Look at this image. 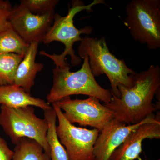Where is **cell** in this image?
<instances>
[{
    "label": "cell",
    "mask_w": 160,
    "mask_h": 160,
    "mask_svg": "<svg viewBox=\"0 0 160 160\" xmlns=\"http://www.w3.org/2000/svg\"><path fill=\"white\" fill-rule=\"evenodd\" d=\"M124 22L132 38L148 49L160 48V0H132Z\"/></svg>",
    "instance_id": "cell-5"
},
{
    "label": "cell",
    "mask_w": 160,
    "mask_h": 160,
    "mask_svg": "<svg viewBox=\"0 0 160 160\" xmlns=\"http://www.w3.org/2000/svg\"><path fill=\"white\" fill-rule=\"evenodd\" d=\"M13 151L9 148L7 142L0 136V160H12Z\"/></svg>",
    "instance_id": "cell-20"
},
{
    "label": "cell",
    "mask_w": 160,
    "mask_h": 160,
    "mask_svg": "<svg viewBox=\"0 0 160 160\" xmlns=\"http://www.w3.org/2000/svg\"><path fill=\"white\" fill-rule=\"evenodd\" d=\"M158 160H160V159H159Z\"/></svg>",
    "instance_id": "cell-21"
},
{
    "label": "cell",
    "mask_w": 160,
    "mask_h": 160,
    "mask_svg": "<svg viewBox=\"0 0 160 160\" xmlns=\"http://www.w3.org/2000/svg\"><path fill=\"white\" fill-rule=\"evenodd\" d=\"M0 105L12 108L36 106L44 111L52 108L48 102L32 96L15 84L0 86Z\"/></svg>",
    "instance_id": "cell-13"
},
{
    "label": "cell",
    "mask_w": 160,
    "mask_h": 160,
    "mask_svg": "<svg viewBox=\"0 0 160 160\" xmlns=\"http://www.w3.org/2000/svg\"><path fill=\"white\" fill-rule=\"evenodd\" d=\"M55 10L43 15L33 14L20 5L12 7L9 16L11 27L26 43H42L54 20Z\"/></svg>",
    "instance_id": "cell-9"
},
{
    "label": "cell",
    "mask_w": 160,
    "mask_h": 160,
    "mask_svg": "<svg viewBox=\"0 0 160 160\" xmlns=\"http://www.w3.org/2000/svg\"><path fill=\"white\" fill-rule=\"evenodd\" d=\"M83 59L81 69L74 72L70 71L71 66L68 63L53 69V83L46 97L49 104L74 95L96 98L105 104L110 102L111 91L103 88L97 82L90 70L88 57H85Z\"/></svg>",
    "instance_id": "cell-3"
},
{
    "label": "cell",
    "mask_w": 160,
    "mask_h": 160,
    "mask_svg": "<svg viewBox=\"0 0 160 160\" xmlns=\"http://www.w3.org/2000/svg\"><path fill=\"white\" fill-rule=\"evenodd\" d=\"M102 1H95L90 5L86 6L82 1H73L72 6L69 9L66 16L62 17L58 13L55 15L54 20L49 30L44 37L42 43L49 44L53 42L63 43L65 46L64 51L61 54H50L46 51H41L39 54L49 58L54 62L56 66H62L66 65L67 62L66 57L70 56V62L72 66L79 65L82 59L75 53L73 45L82 40V34H89L93 31L91 26H86L79 29L74 25L73 19L75 16L83 10H90L92 7L97 4L102 3Z\"/></svg>",
    "instance_id": "cell-4"
},
{
    "label": "cell",
    "mask_w": 160,
    "mask_h": 160,
    "mask_svg": "<svg viewBox=\"0 0 160 160\" xmlns=\"http://www.w3.org/2000/svg\"><path fill=\"white\" fill-rule=\"evenodd\" d=\"M78 53L81 59L88 57L90 70L95 77L106 75L111 85V93L116 97L119 96L120 85L126 87L132 85L136 72L128 67L124 60L119 59L110 52L106 38H83Z\"/></svg>",
    "instance_id": "cell-2"
},
{
    "label": "cell",
    "mask_w": 160,
    "mask_h": 160,
    "mask_svg": "<svg viewBox=\"0 0 160 160\" xmlns=\"http://www.w3.org/2000/svg\"><path fill=\"white\" fill-rule=\"evenodd\" d=\"M23 58L14 53L0 54V86L13 84L16 71Z\"/></svg>",
    "instance_id": "cell-17"
},
{
    "label": "cell",
    "mask_w": 160,
    "mask_h": 160,
    "mask_svg": "<svg viewBox=\"0 0 160 160\" xmlns=\"http://www.w3.org/2000/svg\"><path fill=\"white\" fill-rule=\"evenodd\" d=\"M160 89L159 66L152 65L147 70L136 72L130 87L120 85L118 98L111 93L110 102L103 104L113 111L115 118L126 125L137 124L158 108L153 100Z\"/></svg>",
    "instance_id": "cell-1"
},
{
    "label": "cell",
    "mask_w": 160,
    "mask_h": 160,
    "mask_svg": "<svg viewBox=\"0 0 160 160\" xmlns=\"http://www.w3.org/2000/svg\"><path fill=\"white\" fill-rule=\"evenodd\" d=\"M100 102L98 99L92 97L83 100H72L68 97L57 102L69 122L91 126L100 132L115 118L113 111Z\"/></svg>",
    "instance_id": "cell-8"
},
{
    "label": "cell",
    "mask_w": 160,
    "mask_h": 160,
    "mask_svg": "<svg viewBox=\"0 0 160 160\" xmlns=\"http://www.w3.org/2000/svg\"><path fill=\"white\" fill-rule=\"evenodd\" d=\"M160 138V120L144 123L128 136L124 142L113 152L109 160L137 159L142 151L144 140Z\"/></svg>",
    "instance_id": "cell-11"
},
{
    "label": "cell",
    "mask_w": 160,
    "mask_h": 160,
    "mask_svg": "<svg viewBox=\"0 0 160 160\" xmlns=\"http://www.w3.org/2000/svg\"><path fill=\"white\" fill-rule=\"evenodd\" d=\"M58 0H22L20 5L33 14L43 15L55 10Z\"/></svg>",
    "instance_id": "cell-18"
},
{
    "label": "cell",
    "mask_w": 160,
    "mask_h": 160,
    "mask_svg": "<svg viewBox=\"0 0 160 160\" xmlns=\"http://www.w3.org/2000/svg\"><path fill=\"white\" fill-rule=\"evenodd\" d=\"M13 151L12 160H51L39 143L28 138L19 140Z\"/></svg>",
    "instance_id": "cell-15"
},
{
    "label": "cell",
    "mask_w": 160,
    "mask_h": 160,
    "mask_svg": "<svg viewBox=\"0 0 160 160\" xmlns=\"http://www.w3.org/2000/svg\"><path fill=\"white\" fill-rule=\"evenodd\" d=\"M38 45V43L30 44L25 56L18 66L14 76L13 84L22 87L29 93L34 85L37 74L44 67L42 63L36 61Z\"/></svg>",
    "instance_id": "cell-12"
},
{
    "label": "cell",
    "mask_w": 160,
    "mask_h": 160,
    "mask_svg": "<svg viewBox=\"0 0 160 160\" xmlns=\"http://www.w3.org/2000/svg\"><path fill=\"white\" fill-rule=\"evenodd\" d=\"M56 112L58 137L66 149L69 160H95L94 146L100 131L77 127L69 122L58 103L52 104Z\"/></svg>",
    "instance_id": "cell-7"
},
{
    "label": "cell",
    "mask_w": 160,
    "mask_h": 160,
    "mask_svg": "<svg viewBox=\"0 0 160 160\" xmlns=\"http://www.w3.org/2000/svg\"><path fill=\"white\" fill-rule=\"evenodd\" d=\"M29 45L12 27L0 31V54L14 53L24 57Z\"/></svg>",
    "instance_id": "cell-16"
},
{
    "label": "cell",
    "mask_w": 160,
    "mask_h": 160,
    "mask_svg": "<svg viewBox=\"0 0 160 160\" xmlns=\"http://www.w3.org/2000/svg\"><path fill=\"white\" fill-rule=\"evenodd\" d=\"M44 111V116L48 124L47 140L51 160H69L66 149L60 142L57 133L56 112L53 108Z\"/></svg>",
    "instance_id": "cell-14"
},
{
    "label": "cell",
    "mask_w": 160,
    "mask_h": 160,
    "mask_svg": "<svg viewBox=\"0 0 160 160\" xmlns=\"http://www.w3.org/2000/svg\"><path fill=\"white\" fill-rule=\"evenodd\" d=\"M12 9L9 1L0 0V31L11 27L9 18Z\"/></svg>",
    "instance_id": "cell-19"
},
{
    "label": "cell",
    "mask_w": 160,
    "mask_h": 160,
    "mask_svg": "<svg viewBox=\"0 0 160 160\" xmlns=\"http://www.w3.org/2000/svg\"><path fill=\"white\" fill-rule=\"evenodd\" d=\"M0 109V126L14 145L22 138L31 139L39 143L50 156L48 122L45 118L38 117L33 106L12 108L1 105Z\"/></svg>",
    "instance_id": "cell-6"
},
{
    "label": "cell",
    "mask_w": 160,
    "mask_h": 160,
    "mask_svg": "<svg viewBox=\"0 0 160 160\" xmlns=\"http://www.w3.org/2000/svg\"><path fill=\"white\" fill-rule=\"evenodd\" d=\"M160 121L159 116L152 113L136 124L126 125L115 118L106 124L100 132L94 146L95 160H109L111 155L132 132L145 123Z\"/></svg>",
    "instance_id": "cell-10"
}]
</instances>
